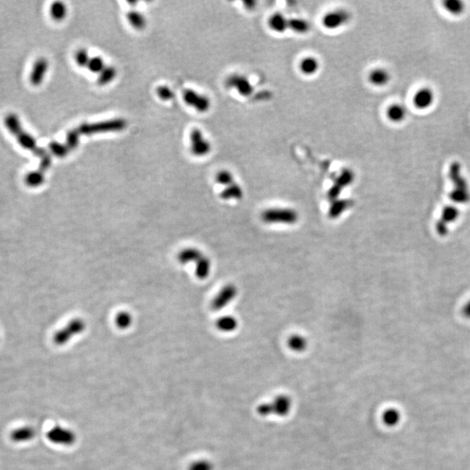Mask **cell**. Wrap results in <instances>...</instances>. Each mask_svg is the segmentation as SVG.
Segmentation results:
<instances>
[{
	"instance_id": "8d00e7d4",
	"label": "cell",
	"mask_w": 470,
	"mask_h": 470,
	"mask_svg": "<svg viewBox=\"0 0 470 470\" xmlns=\"http://www.w3.org/2000/svg\"><path fill=\"white\" fill-rule=\"evenodd\" d=\"M88 69L94 73H101L103 71L105 66V62L103 58L101 57H93L90 58L88 65H87Z\"/></svg>"
},
{
	"instance_id": "e0dca14e",
	"label": "cell",
	"mask_w": 470,
	"mask_h": 470,
	"mask_svg": "<svg viewBox=\"0 0 470 470\" xmlns=\"http://www.w3.org/2000/svg\"><path fill=\"white\" fill-rule=\"evenodd\" d=\"M390 75L387 71L382 68H376L369 72L368 81L376 86H383L388 83Z\"/></svg>"
},
{
	"instance_id": "5b68a950",
	"label": "cell",
	"mask_w": 470,
	"mask_h": 470,
	"mask_svg": "<svg viewBox=\"0 0 470 470\" xmlns=\"http://www.w3.org/2000/svg\"><path fill=\"white\" fill-rule=\"evenodd\" d=\"M350 18L349 12L343 9H337L327 12L322 17L321 22L327 30H336L347 25Z\"/></svg>"
},
{
	"instance_id": "d6a6232c",
	"label": "cell",
	"mask_w": 470,
	"mask_h": 470,
	"mask_svg": "<svg viewBox=\"0 0 470 470\" xmlns=\"http://www.w3.org/2000/svg\"><path fill=\"white\" fill-rule=\"evenodd\" d=\"M49 149H50L52 154L57 156V157H60V158L66 157L68 152H69V149H68V147L66 146V145L58 143L57 141H52V142L49 144Z\"/></svg>"
},
{
	"instance_id": "83f0119b",
	"label": "cell",
	"mask_w": 470,
	"mask_h": 470,
	"mask_svg": "<svg viewBox=\"0 0 470 470\" xmlns=\"http://www.w3.org/2000/svg\"><path fill=\"white\" fill-rule=\"evenodd\" d=\"M127 19L135 29L142 30L146 26V18L141 12L137 11H131L126 14Z\"/></svg>"
},
{
	"instance_id": "4fadbf2b",
	"label": "cell",
	"mask_w": 470,
	"mask_h": 470,
	"mask_svg": "<svg viewBox=\"0 0 470 470\" xmlns=\"http://www.w3.org/2000/svg\"><path fill=\"white\" fill-rule=\"evenodd\" d=\"M269 28L277 33H283L288 31V17L283 13L276 12L268 19Z\"/></svg>"
},
{
	"instance_id": "ab89813d",
	"label": "cell",
	"mask_w": 470,
	"mask_h": 470,
	"mask_svg": "<svg viewBox=\"0 0 470 470\" xmlns=\"http://www.w3.org/2000/svg\"><path fill=\"white\" fill-rule=\"evenodd\" d=\"M76 62L80 66H87L90 61L89 54L86 49H81L75 55Z\"/></svg>"
},
{
	"instance_id": "f1b7e54d",
	"label": "cell",
	"mask_w": 470,
	"mask_h": 470,
	"mask_svg": "<svg viewBox=\"0 0 470 470\" xmlns=\"http://www.w3.org/2000/svg\"><path fill=\"white\" fill-rule=\"evenodd\" d=\"M132 323V317L131 314L126 311H122L118 314L115 317V324L120 329H127Z\"/></svg>"
},
{
	"instance_id": "4316f807",
	"label": "cell",
	"mask_w": 470,
	"mask_h": 470,
	"mask_svg": "<svg viewBox=\"0 0 470 470\" xmlns=\"http://www.w3.org/2000/svg\"><path fill=\"white\" fill-rule=\"evenodd\" d=\"M50 13L55 21H62L66 17V13H67L66 5L63 2H60V1L54 2L51 6Z\"/></svg>"
},
{
	"instance_id": "9c48e42d",
	"label": "cell",
	"mask_w": 470,
	"mask_h": 470,
	"mask_svg": "<svg viewBox=\"0 0 470 470\" xmlns=\"http://www.w3.org/2000/svg\"><path fill=\"white\" fill-rule=\"evenodd\" d=\"M236 296L237 288L234 285H227L218 292L217 296H215L211 307L214 311L223 309L224 307H227V305L236 297Z\"/></svg>"
},
{
	"instance_id": "30bf717a",
	"label": "cell",
	"mask_w": 470,
	"mask_h": 470,
	"mask_svg": "<svg viewBox=\"0 0 470 470\" xmlns=\"http://www.w3.org/2000/svg\"><path fill=\"white\" fill-rule=\"evenodd\" d=\"M191 151L196 156H205L211 151V144L204 139L201 130L193 129L190 134Z\"/></svg>"
},
{
	"instance_id": "52a82bcc",
	"label": "cell",
	"mask_w": 470,
	"mask_h": 470,
	"mask_svg": "<svg viewBox=\"0 0 470 470\" xmlns=\"http://www.w3.org/2000/svg\"><path fill=\"white\" fill-rule=\"evenodd\" d=\"M354 180H355V173L352 170L347 169V168L343 170L336 178L335 183L327 192V197L329 199V201L332 202V201L339 200V196L341 195L342 190L351 185Z\"/></svg>"
},
{
	"instance_id": "ac0fdd59",
	"label": "cell",
	"mask_w": 470,
	"mask_h": 470,
	"mask_svg": "<svg viewBox=\"0 0 470 470\" xmlns=\"http://www.w3.org/2000/svg\"><path fill=\"white\" fill-rule=\"evenodd\" d=\"M311 29L309 22L301 17H288V30L292 32L305 34Z\"/></svg>"
},
{
	"instance_id": "cb8c5ba5",
	"label": "cell",
	"mask_w": 470,
	"mask_h": 470,
	"mask_svg": "<svg viewBox=\"0 0 470 470\" xmlns=\"http://www.w3.org/2000/svg\"><path fill=\"white\" fill-rule=\"evenodd\" d=\"M406 114L407 112H406L404 106L399 105V104L392 105L387 109V118L395 123H398L403 121L406 117Z\"/></svg>"
},
{
	"instance_id": "9a60e30c",
	"label": "cell",
	"mask_w": 470,
	"mask_h": 470,
	"mask_svg": "<svg viewBox=\"0 0 470 470\" xmlns=\"http://www.w3.org/2000/svg\"><path fill=\"white\" fill-rule=\"evenodd\" d=\"M434 102V93L428 88L420 90L414 97V103L420 109H426Z\"/></svg>"
},
{
	"instance_id": "6da1fadb",
	"label": "cell",
	"mask_w": 470,
	"mask_h": 470,
	"mask_svg": "<svg viewBox=\"0 0 470 470\" xmlns=\"http://www.w3.org/2000/svg\"><path fill=\"white\" fill-rule=\"evenodd\" d=\"M126 121L123 119H115L93 124H82L79 127L81 134L92 135L108 132H120L125 129Z\"/></svg>"
},
{
	"instance_id": "5bb4252c",
	"label": "cell",
	"mask_w": 470,
	"mask_h": 470,
	"mask_svg": "<svg viewBox=\"0 0 470 470\" xmlns=\"http://www.w3.org/2000/svg\"><path fill=\"white\" fill-rule=\"evenodd\" d=\"M299 69L302 74L306 76L316 74L320 69V61L312 56L304 57L300 61Z\"/></svg>"
},
{
	"instance_id": "1f68e13d",
	"label": "cell",
	"mask_w": 470,
	"mask_h": 470,
	"mask_svg": "<svg viewBox=\"0 0 470 470\" xmlns=\"http://www.w3.org/2000/svg\"><path fill=\"white\" fill-rule=\"evenodd\" d=\"M44 180H45V176H44L43 172H41V170L29 172L28 174L26 175V183L31 187L41 186V184L43 183Z\"/></svg>"
},
{
	"instance_id": "f546056e",
	"label": "cell",
	"mask_w": 470,
	"mask_h": 470,
	"mask_svg": "<svg viewBox=\"0 0 470 470\" xmlns=\"http://www.w3.org/2000/svg\"><path fill=\"white\" fill-rule=\"evenodd\" d=\"M288 347L296 352H302L306 349L307 341L304 337L301 336H292L288 339Z\"/></svg>"
},
{
	"instance_id": "7402d4cb",
	"label": "cell",
	"mask_w": 470,
	"mask_h": 470,
	"mask_svg": "<svg viewBox=\"0 0 470 470\" xmlns=\"http://www.w3.org/2000/svg\"><path fill=\"white\" fill-rule=\"evenodd\" d=\"M243 189L237 183H232L228 187L224 188L221 192V198L225 201L228 200H241L243 197Z\"/></svg>"
},
{
	"instance_id": "d4e9b609",
	"label": "cell",
	"mask_w": 470,
	"mask_h": 470,
	"mask_svg": "<svg viewBox=\"0 0 470 470\" xmlns=\"http://www.w3.org/2000/svg\"><path fill=\"white\" fill-rule=\"evenodd\" d=\"M216 327L222 332H232L238 327V321L232 316H223L217 321Z\"/></svg>"
},
{
	"instance_id": "e575fe53",
	"label": "cell",
	"mask_w": 470,
	"mask_h": 470,
	"mask_svg": "<svg viewBox=\"0 0 470 470\" xmlns=\"http://www.w3.org/2000/svg\"><path fill=\"white\" fill-rule=\"evenodd\" d=\"M80 135H81V132H79L77 129L72 130L67 132L66 145L68 147V149L74 150L77 148L80 143Z\"/></svg>"
},
{
	"instance_id": "7c38bea8",
	"label": "cell",
	"mask_w": 470,
	"mask_h": 470,
	"mask_svg": "<svg viewBox=\"0 0 470 470\" xmlns=\"http://www.w3.org/2000/svg\"><path fill=\"white\" fill-rule=\"evenodd\" d=\"M48 61L44 57H41L36 61L34 66L32 67V72L30 74V82L33 86L41 85L48 70Z\"/></svg>"
},
{
	"instance_id": "60d3db41",
	"label": "cell",
	"mask_w": 470,
	"mask_h": 470,
	"mask_svg": "<svg viewBox=\"0 0 470 470\" xmlns=\"http://www.w3.org/2000/svg\"><path fill=\"white\" fill-rule=\"evenodd\" d=\"M159 97L163 101H170L174 97V92L167 86H161L157 89Z\"/></svg>"
},
{
	"instance_id": "603a6c76",
	"label": "cell",
	"mask_w": 470,
	"mask_h": 470,
	"mask_svg": "<svg viewBox=\"0 0 470 470\" xmlns=\"http://www.w3.org/2000/svg\"><path fill=\"white\" fill-rule=\"evenodd\" d=\"M352 201L348 200H337L332 201L330 206L328 215L331 219H336L340 217V215L344 212L348 207H351Z\"/></svg>"
},
{
	"instance_id": "f35d334b",
	"label": "cell",
	"mask_w": 470,
	"mask_h": 470,
	"mask_svg": "<svg viewBox=\"0 0 470 470\" xmlns=\"http://www.w3.org/2000/svg\"><path fill=\"white\" fill-rule=\"evenodd\" d=\"M385 423L389 426L396 425L399 421V414L396 410L388 409L385 412L383 416Z\"/></svg>"
},
{
	"instance_id": "3957f363",
	"label": "cell",
	"mask_w": 470,
	"mask_h": 470,
	"mask_svg": "<svg viewBox=\"0 0 470 470\" xmlns=\"http://www.w3.org/2000/svg\"><path fill=\"white\" fill-rule=\"evenodd\" d=\"M292 407L291 399L288 396H281L276 397L272 402L263 403L258 408V412L261 416H267L276 414L277 416H284L289 413Z\"/></svg>"
},
{
	"instance_id": "8992f818",
	"label": "cell",
	"mask_w": 470,
	"mask_h": 470,
	"mask_svg": "<svg viewBox=\"0 0 470 470\" xmlns=\"http://www.w3.org/2000/svg\"><path fill=\"white\" fill-rule=\"evenodd\" d=\"M226 86L236 92L242 97H250L254 92V87L248 77L241 74H232L227 77Z\"/></svg>"
},
{
	"instance_id": "7a4b0ae2",
	"label": "cell",
	"mask_w": 470,
	"mask_h": 470,
	"mask_svg": "<svg viewBox=\"0 0 470 470\" xmlns=\"http://www.w3.org/2000/svg\"><path fill=\"white\" fill-rule=\"evenodd\" d=\"M299 215L295 210L290 208H271L262 213V220L269 224H295L298 221Z\"/></svg>"
},
{
	"instance_id": "4dcf8cb0",
	"label": "cell",
	"mask_w": 470,
	"mask_h": 470,
	"mask_svg": "<svg viewBox=\"0 0 470 470\" xmlns=\"http://www.w3.org/2000/svg\"><path fill=\"white\" fill-rule=\"evenodd\" d=\"M116 74H117V72L114 67L106 66L103 71L100 73V76L97 79V83L100 84L101 86H105L106 84L110 83L114 79Z\"/></svg>"
},
{
	"instance_id": "d6986e66",
	"label": "cell",
	"mask_w": 470,
	"mask_h": 470,
	"mask_svg": "<svg viewBox=\"0 0 470 470\" xmlns=\"http://www.w3.org/2000/svg\"><path fill=\"white\" fill-rule=\"evenodd\" d=\"M35 430L31 427H23L14 429L11 433V439L15 442L31 441L35 436Z\"/></svg>"
},
{
	"instance_id": "b9f144b4",
	"label": "cell",
	"mask_w": 470,
	"mask_h": 470,
	"mask_svg": "<svg viewBox=\"0 0 470 470\" xmlns=\"http://www.w3.org/2000/svg\"><path fill=\"white\" fill-rule=\"evenodd\" d=\"M51 165H52V159L50 157V155L47 153L45 157L41 159L40 170H41V172L46 171L51 166Z\"/></svg>"
},
{
	"instance_id": "ffe728a7",
	"label": "cell",
	"mask_w": 470,
	"mask_h": 470,
	"mask_svg": "<svg viewBox=\"0 0 470 470\" xmlns=\"http://www.w3.org/2000/svg\"><path fill=\"white\" fill-rule=\"evenodd\" d=\"M15 136H16L18 143L23 148L29 150V151H33L34 153L37 152V150L38 149V146H37V142H36L35 139L32 137V135L29 134L28 132H26V131H24L22 129L21 132H18L17 135H15Z\"/></svg>"
},
{
	"instance_id": "8fae6325",
	"label": "cell",
	"mask_w": 470,
	"mask_h": 470,
	"mask_svg": "<svg viewBox=\"0 0 470 470\" xmlns=\"http://www.w3.org/2000/svg\"><path fill=\"white\" fill-rule=\"evenodd\" d=\"M183 97L187 105L194 107L198 112H206L209 110L211 106L209 99L204 95L199 94L192 90H186L184 92Z\"/></svg>"
},
{
	"instance_id": "ba28073f",
	"label": "cell",
	"mask_w": 470,
	"mask_h": 470,
	"mask_svg": "<svg viewBox=\"0 0 470 470\" xmlns=\"http://www.w3.org/2000/svg\"><path fill=\"white\" fill-rule=\"evenodd\" d=\"M47 438L50 442L55 444L66 445L69 446L74 443L76 441V435L72 430L64 428L61 427H55L49 430Z\"/></svg>"
},
{
	"instance_id": "74e56055",
	"label": "cell",
	"mask_w": 470,
	"mask_h": 470,
	"mask_svg": "<svg viewBox=\"0 0 470 470\" xmlns=\"http://www.w3.org/2000/svg\"><path fill=\"white\" fill-rule=\"evenodd\" d=\"M213 466L209 461L200 460L189 465L188 470H212Z\"/></svg>"
},
{
	"instance_id": "836d02e7",
	"label": "cell",
	"mask_w": 470,
	"mask_h": 470,
	"mask_svg": "<svg viewBox=\"0 0 470 470\" xmlns=\"http://www.w3.org/2000/svg\"><path fill=\"white\" fill-rule=\"evenodd\" d=\"M444 6L448 12L454 14H460L465 9L464 3L460 0H447L445 1Z\"/></svg>"
},
{
	"instance_id": "44dd1931",
	"label": "cell",
	"mask_w": 470,
	"mask_h": 470,
	"mask_svg": "<svg viewBox=\"0 0 470 470\" xmlns=\"http://www.w3.org/2000/svg\"><path fill=\"white\" fill-rule=\"evenodd\" d=\"M195 275L200 280H206L211 272V261L207 256H203L196 262Z\"/></svg>"
},
{
	"instance_id": "484cf974",
	"label": "cell",
	"mask_w": 470,
	"mask_h": 470,
	"mask_svg": "<svg viewBox=\"0 0 470 470\" xmlns=\"http://www.w3.org/2000/svg\"><path fill=\"white\" fill-rule=\"evenodd\" d=\"M5 125L9 132L12 134L17 135L22 130V125L19 118L15 113H9L5 118Z\"/></svg>"
},
{
	"instance_id": "2e32d148",
	"label": "cell",
	"mask_w": 470,
	"mask_h": 470,
	"mask_svg": "<svg viewBox=\"0 0 470 470\" xmlns=\"http://www.w3.org/2000/svg\"><path fill=\"white\" fill-rule=\"evenodd\" d=\"M203 256V253L197 248L188 247L179 252L178 261L180 263L183 265H187L192 262L196 263Z\"/></svg>"
},
{
	"instance_id": "277c9868",
	"label": "cell",
	"mask_w": 470,
	"mask_h": 470,
	"mask_svg": "<svg viewBox=\"0 0 470 470\" xmlns=\"http://www.w3.org/2000/svg\"><path fill=\"white\" fill-rule=\"evenodd\" d=\"M86 329V322L82 319H73L66 327L56 334L55 343L57 345L66 344L73 336L80 335Z\"/></svg>"
},
{
	"instance_id": "d590c367",
	"label": "cell",
	"mask_w": 470,
	"mask_h": 470,
	"mask_svg": "<svg viewBox=\"0 0 470 470\" xmlns=\"http://www.w3.org/2000/svg\"><path fill=\"white\" fill-rule=\"evenodd\" d=\"M216 182L226 187L232 185V183H234L235 181L234 178H233V176H232L231 172H228L227 170H223V171L218 172V174L216 175Z\"/></svg>"
}]
</instances>
